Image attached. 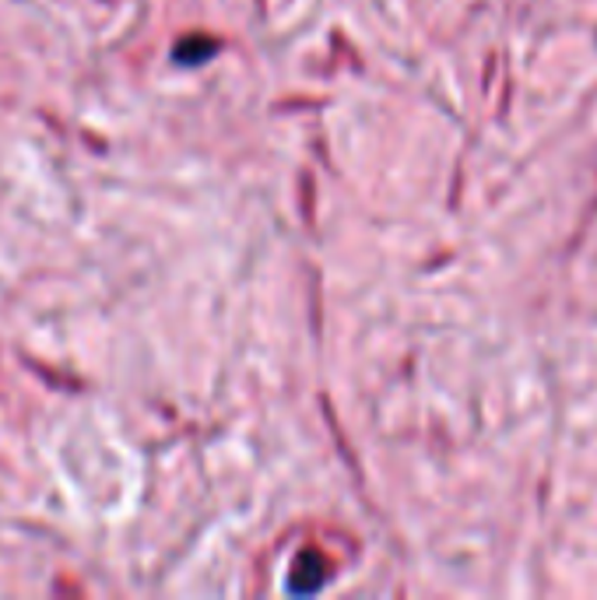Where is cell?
Wrapping results in <instances>:
<instances>
[{
	"mask_svg": "<svg viewBox=\"0 0 597 600\" xmlns=\"http://www.w3.org/2000/svg\"><path fill=\"white\" fill-rule=\"evenodd\" d=\"M219 49H222V43L214 36H184L179 39V46L173 49V60L179 67H197V63H204L211 57H219Z\"/></svg>",
	"mask_w": 597,
	"mask_h": 600,
	"instance_id": "7a4b0ae2",
	"label": "cell"
},
{
	"mask_svg": "<svg viewBox=\"0 0 597 600\" xmlns=\"http://www.w3.org/2000/svg\"><path fill=\"white\" fill-rule=\"evenodd\" d=\"M324 583H327V562L320 552H303L292 562V579H289L292 593H313L320 590Z\"/></svg>",
	"mask_w": 597,
	"mask_h": 600,
	"instance_id": "6da1fadb",
	"label": "cell"
}]
</instances>
